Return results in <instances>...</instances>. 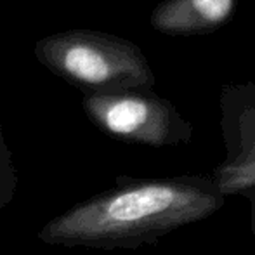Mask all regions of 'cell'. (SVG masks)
I'll use <instances>...</instances> for the list:
<instances>
[{
	"label": "cell",
	"mask_w": 255,
	"mask_h": 255,
	"mask_svg": "<svg viewBox=\"0 0 255 255\" xmlns=\"http://www.w3.org/2000/svg\"><path fill=\"white\" fill-rule=\"evenodd\" d=\"M35 57L56 77L89 94L151 92L154 73L144 52L127 38L94 30H68L35 44Z\"/></svg>",
	"instance_id": "obj_2"
},
{
	"label": "cell",
	"mask_w": 255,
	"mask_h": 255,
	"mask_svg": "<svg viewBox=\"0 0 255 255\" xmlns=\"http://www.w3.org/2000/svg\"><path fill=\"white\" fill-rule=\"evenodd\" d=\"M226 154L212 179L224 198L255 189V84H224L219 94Z\"/></svg>",
	"instance_id": "obj_4"
},
{
	"label": "cell",
	"mask_w": 255,
	"mask_h": 255,
	"mask_svg": "<svg viewBox=\"0 0 255 255\" xmlns=\"http://www.w3.org/2000/svg\"><path fill=\"white\" fill-rule=\"evenodd\" d=\"M250 203H252V215H254V228H255V195L252 193V198H250Z\"/></svg>",
	"instance_id": "obj_7"
},
{
	"label": "cell",
	"mask_w": 255,
	"mask_h": 255,
	"mask_svg": "<svg viewBox=\"0 0 255 255\" xmlns=\"http://www.w3.org/2000/svg\"><path fill=\"white\" fill-rule=\"evenodd\" d=\"M224 200L212 175L118 179L113 189L51 219L38 240L54 247L137 249L210 217Z\"/></svg>",
	"instance_id": "obj_1"
},
{
	"label": "cell",
	"mask_w": 255,
	"mask_h": 255,
	"mask_svg": "<svg viewBox=\"0 0 255 255\" xmlns=\"http://www.w3.org/2000/svg\"><path fill=\"white\" fill-rule=\"evenodd\" d=\"M82 106L99 130L120 141L165 148L188 144L193 137L191 122L153 92L89 94Z\"/></svg>",
	"instance_id": "obj_3"
},
{
	"label": "cell",
	"mask_w": 255,
	"mask_h": 255,
	"mask_svg": "<svg viewBox=\"0 0 255 255\" xmlns=\"http://www.w3.org/2000/svg\"><path fill=\"white\" fill-rule=\"evenodd\" d=\"M17 189V172L12 161V153L3 137L0 127V208L7 207L16 196Z\"/></svg>",
	"instance_id": "obj_6"
},
{
	"label": "cell",
	"mask_w": 255,
	"mask_h": 255,
	"mask_svg": "<svg viewBox=\"0 0 255 255\" xmlns=\"http://www.w3.org/2000/svg\"><path fill=\"white\" fill-rule=\"evenodd\" d=\"M238 0H163L153 9L149 24L170 37H198L222 28L233 17Z\"/></svg>",
	"instance_id": "obj_5"
}]
</instances>
